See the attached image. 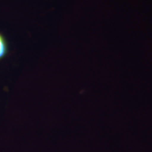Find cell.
<instances>
[{
    "label": "cell",
    "mask_w": 152,
    "mask_h": 152,
    "mask_svg": "<svg viewBox=\"0 0 152 152\" xmlns=\"http://www.w3.org/2000/svg\"><path fill=\"white\" fill-rule=\"evenodd\" d=\"M8 52V45L4 37L0 33V59L3 58Z\"/></svg>",
    "instance_id": "1"
}]
</instances>
